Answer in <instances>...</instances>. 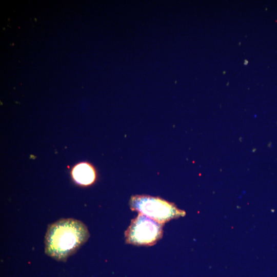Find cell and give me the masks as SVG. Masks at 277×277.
I'll use <instances>...</instances> for the list:
<instances>
[{"label":"cell","instance_id":"6da1fadb","mask_svg":"<svg viewBox=\"0 0 277 277\" xmlns=\"http://www.w3.org/2000/svg\"><path fill=\"white\" fill-rule=\"evenodd\" d=\"M87 227L81 221L62 219L49 225L45 236V251L53 259L65 261L89 239Z\"/></svg>","mask_w":277,"mask_h":277},{"label":"cell","instance_id":"7a4b0ae2","mask_svg":"<svg viewBox=\"0 0 277 277\" xmlns=\"http://www.w3.org/2000/svg\"><path fill=\"white\" fill-rule=\"evenodd\" d=\"M129 205L132 210L163 224L186 214L185 211L179 209L174 204L159 197L133 195L130 198Z\"/></svg>","mask_w":277,"mask_h":277},{"label":"cell","instance_id":"3957f363","mask_svg":"<svg viewBox=\"0 0 277 277\" xmlns=\"http://www.w3.org/2000/svg\"><path fill=\"white\" fill-rule=\"evenodd\" d=\"M163 224L138 213L125 231L126 242L136 246L153 245L163 236Z\"/></svg>","mask_w":277,"mask_h":277},{"label":"cell","instance_id":"277c9868","mask_svg":"<svg viewBox=\"0 0 277 277\" xmlns=\"http://www.w3.org/2000/svg\"><path fill=\"white\" fill-rule=\"evenodd\" d=\"M72 176L76 183L83 186H88L95 181L96 172L90 164L82 163L73 169Z\"/></svg>","mask_w":277,"mask_h":277}]
</instances>
